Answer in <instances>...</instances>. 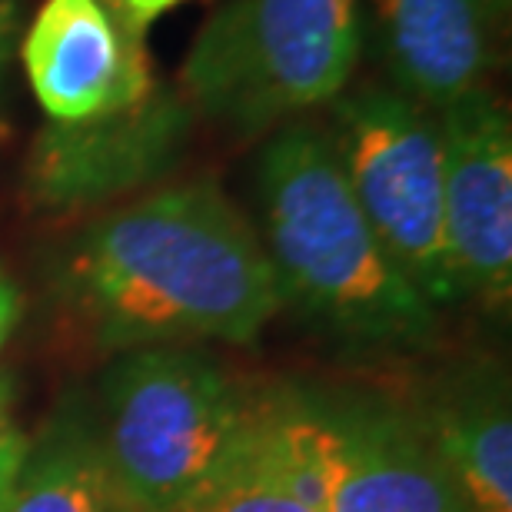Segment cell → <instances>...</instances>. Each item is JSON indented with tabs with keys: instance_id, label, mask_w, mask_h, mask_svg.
Wrapping results in <instances>:
<instances>
[{
	"instance_id": "cell-1",
	"label": "cell",
	"mask_w": 512,
	"mask_h": 512,
	"mask_svg": "<svg viewBox=\"0 0 512 512\" xmlns=\"http://www.w3.org/2000/svg\"><path fill=\"white\" fill-rule=\"evenodd\" d=\"M54 286L110 350L250 343L286 306L253 223L217 180L150 190L80 227Z\"/></svg>"
},
{
	"instance_id": "cell-2",
	"label": "cell",
	"mask_w": 512,
	"mask_h": 512,
	"mask_svg": "<svg viewBox=\"0 0 512 512\" xmlns=\"http://www.w3.org/2000/svg\"><path fill=\"white\" fill-rule=\"evenodd\" d=\"M263 250L286 303L370 350L423 346L439 310L399 273L353 200L326 130L290 120L256 160Z\"/></svg>"
},
{
	"instance_id": "cell-3",
	"label": "cell",
	"mask_w": 512,
	"mask_h": 512,
	"mask_svg": "<svg viewBox=\"0 0 512 512\" xmlns=\"http://www.w3.org/2000/svg\"><path fill=\"white\" fill-rule=\"evenodd\" d=\"M363 57V0H223L180 70L193 114L260 137L350 87Z\"/></svg>"
},
{
	"instance_id": "cell-4",
	"label": "cell",
	"mask_w": 512,
	"mask_h": 512,
	"mask_svg": "<svg viewBox=\"0 0 512 512\" xmlns=\"http://www.w3.org/2000/svg\"><path fill=\"white\" fill-rule=\"evenodd\" d=\"M253 413L240 386L190 346L130 350L104 376L94 439L140 512H177Z\"/></svg>"
},
{
	"instance_id": "cell-5",
	"label": "cell",
	"mask_w": 512,
	"mask_h": 512,
	"mask_svg": "<svg viewBox=\"0 0 512 512\" xmlns=\"http://www.w3.org/2000/svg\"><path fill=\"white\" fill-rule=\"evenodd\" d=\"M256 409L270 446L316 512H473L413 409L310 393H283Z\"/></svg>"
},
{
	"instance_id": "cell-6",
	"label": "cell",
	"mask_w": 512,
	"mask_h": 512,
	"mask_svg": "<svg viewBox=\"0 0 512 512\" xmlns=\"http://www.w3.org/2000/svg\"><path fill=\"white\" fill-rule=\"evenodd\" d=\"M326 137L366 223L433 310L463 300L443 220V153L433 110L393 87L330 100Z\"/></svg>"
},
{
	"instance_id": "cell-7",
	"label": "cell",
	"mask_w": 512,
	"mask_h": 512,
	"mask_svg": "<svg viewBox=\"0 0 512 512\" xmlns=\"http://www.w3.org/2000/svg\"><path fill=\"white\" fill-rule=\"evenodd\" d=\"M193 124L190 100L170 84L117 114L47 124L27 153V200L44 213H80L153 187L187 157Z\"/></svg>"
},
{
	"instance_id": "cell-8",
	"label": "cell",
	"mask_w": 512,
	"mask_h": 512,
	"mask_svg": "<svg viewBox=\"0 0 512 512\" xmlns=\"http://www.w3.org/2000/svg\"><path fill=\"white\" fill-rule=\"evenodd\" d=\"M443 153V220L463 300L512 296V124L489 87L433 110Z\"/></svg>"
},
{
	"instance_id": "cell-9",
	"label": "cell",
	"mask_w": 512,
	"mask_h": 512,
	"mask_svg": "<svg viewBox=\"0 0 512 512\" xmlns=\"http://www.w3.org/2000/svg\"><path fill=\"white\" fill-rule=\"evenodd\" d=\"M17 60L47 124L117 114L160 84L147 40L127 34L100 0H44L24 24Z\"/></svg>"
},
{
	"instance_id": "cell-10",
	"label": "cell",
	"mask_w": 512,
	"mask_h": 512,
	"mask_svg": "<svg viewBox=\"0 0 512 512\" xmlns=\"http://www.w3.org/2000/svg\"><path fill=\"white\" fill-rule=\"evenodd\" d=\"M506 14L509 0H363V47L396 94L439 110L486 87Z\"/></svg>"
},
{
	"instance_id": "cell-11",
	"label": "cell",
	"mask_w": 512,
	"mask_h": 512,
	"mask_svg": "<svg viewBox=\"0 0 512 512\" xmlns=\"http://www.w3.org/2000/svg\"><path fill=\"white\" fill-rule=\"evenodd\" d=\"M413 416L469 509L512 512V406L503 370L466 366Z\"/></svg>"
},
{
	"instance_id": "cell-12",
	"label": "cell",
	"mask_w": 512,
	"mask_h": 512,
	"mask_svg": "<svg viewBox=\"0 0 512 512\" xmlns=\"http://www.w3.org/2000/svg\"><path fill=\"white\" fill-rule=\"evenodd\" d=\"M0 512H140L104 463L94 426L60 416L27 446Z\"/></svg>"
},
{
	"instance_id": "cell-13",
	"label": "cell",
	"mask_w": 512,
	"mask_h": 512,
	"mask_svg": "<svg viewBox=\"0 0 512 512\" xmlns=\"http://www.w3.org/2000/svg\"><path fill=\"white\" fill-rule=\"evenodd\" d=\"M177 512H316L286 473L270 436L260 423V409L243 426L240 439L213 473L183 499Z\"/></svg>"
},
{
	"instance_id": "cell-14",
	"label": "cell",
	"mask_w": 512,
	"mask_h": 512,
	"mask_svg": "<svg viewBox=\"0 0 512 512\" xmlns=\"http://www.w3.org/2000/svg\"><path fill=\"white\" fill-rule=\"evenodd\" d=\"M27 436L20 433L14 423V396H10V383L0 376V503H4L10 483H14L20 463L27 456Z\"/></svg>"
},
{
	"instance_id": "cell-15",
	"label": "cell",
	"mask_w": 512,
	"mask_h": 512,
	"mask_svg": "<svg viewBox=\"0 0 512 512\" xmlns=\"http://www.w3.org/2000/svg\"><path fill=\"white\" fill-rule=\"evenodd\" d=\"M20 34H24V0H0V110H4L10 70L17 64Z\"/></svg>"
},
{
	"instance_id": "cell-16",
	"label": "cell",
	"mask_w": 512,
	"mask_h": 512,
	"mask_svg": "<svg viewBox=\"0 0 512 512\" xmlns=\"http://www.w3.org/2000/svg\"><path fill=\"white\" fill-rule=\"evenodd\" d=\"M177 4H183V0H114L107 10H110V17L127 30V34L147 40L150 27Z\"/></svg>"
},
{
	"instance_id": "cell-17",
	"label": "cell",
	"mask_w": 512,
	"mask_h": 512,
	"mask_svg": "<svg viewBox=\"0 0 512 512\" xmlns=\"http://www.w3.org/2000/svg\"><path fill=\"white\" fill-rule=\"evenodd\" d=\"M20 313H24V300H20V290L14 286V280H10V276L4 273V266H0V350L7 346L10 333L17 330Z\"/></svg>"
},
{
	"instance_id": "cell-18",
	"label": "cell",
	"mask_w": 512,
	"mask_h": 512,
	"mask_svg": "<svg viewBox=\"0 0 512 512\" xmlns=\"http://www.w3.org/2000/svg\"><path fill=\"white\" fill-rule=\"evenodd\" d=\"M100 4H104V7H110V4H114V0H100Z\"/></svg>"
}]
</instances>
